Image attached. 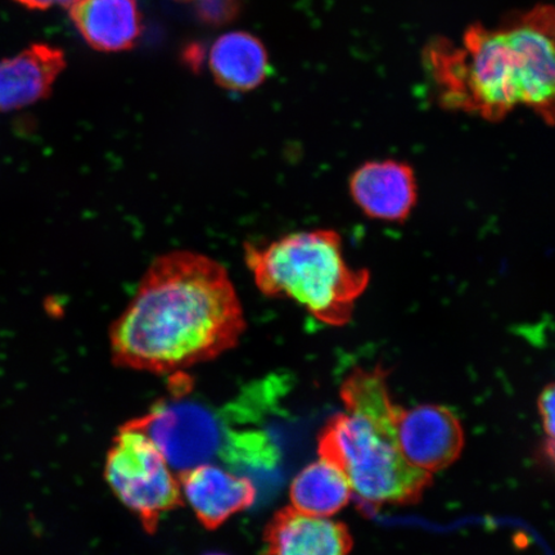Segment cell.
<instances>
[{"mask_svg":"<svg viewBox=\"0 0 555 555\" xmlns=\"http://www.w3.org/2000/svg\"><path fill=\"white\" fill-rule=\"evenodd\" d=\"M245 312L225 268L191 251L162 256L109 332L117 366L168 374L237 346Z\"/></svg>","mask_w":555,"mask_h":555,"instance_id":"6da1fadb","label":"cell"},{"mask_svg":"<svg viewBox=\"0 0 555 555\" xmlns=\"http://www.w3.org/2000/svg\"><path fill=\"white\" fill-rule=\"evenodd\" d=\"M554 30L553 7L540 4L501 29L472 25L462 47L434 41L425 57L440 103L492 122L525 106L552 125Z\"/></svg>","mask_w":555,"mask_h":555,"instance_id":"7a4b0ae2","label":"cell"},{"mask_svg":"<svg viewBox=\"0 0 555 555\" xmlns=\"http://www.w3.org/2000/svg\"><path fill=\"white\" fill-rule=\"evenodd\" d=\"M245 259L262 295L287 298L317 321L341 327L370 286L371 273L346 260L341 234L312 229L267 245H247Z\"/></svg>","mask_w":555,"mask_h":555,"instance_id":"3957f363","label":"cell"},{"mask_svg":"<svg viewBox=\"0 0 555 555\" xmlns=\"http://www.w3.org/2000/svg\"><path fill=\"white\" fill-rule=\"evenodd\" d=\"M319 455L343 472L370 508L418 503L433 483L429 472L411 466L401 455L392 423L357 413L332 416L319 435Z\"/></svg>","mask_w":555,"mask_h":555,"instance_id":"277c9868","label":"cell"},{"mask_svg":"<svg viewBox=\"0 0 555 555\" xmlns=\"http://www.w3.org/2000/svg\"><path fill=\"white\" fill-rule=\"evenodd\" d=\"M104 477L115 495L154 535L163 515L183 505V492L162 451L142 433L121 427L108 450Z\"/></svg>","mask_w":555,"mask_h":555,"instance_id":"5b68a950","label":"cell"},{"mask_svg":"<svg viewBox=\"0 0 555 555\" xmlns=\"http://www.w3.org/2000/svg\"><path fill=\"white\" fill-rule=\"evenodd\" d=\"M122 427L147 436L177 476L199 464L210 463L224 450L227 442L217 415L189 400L158 402L147 414Z\"/></svg>","mask_w":555,"mask_h":555,"instance_id":"8992f818","label":"cell"},{"mask_svg":"<svg viewBox=\"0 0 555 555\" xmlns=\"http://www.w3.org/2000/svg\"><path fill=\"white\" fill-rule=\"evenodd\" d=\"M395 441L404 460L429 474L453 464L461 456L464 434L460 420L448 408L395 405Z\"/></svg>","mask_w":555,"mask_h":555,"instance_id":"52a82bcc","label":"cell"},{"mask_svg":"<svg viewBox=\"0 0 555 555\" xmlns=\"http://www.w3.org/2000/svg\"><path fill=\"white\" fill-rule=\"evenodd\" d=\"M350 196L367 218L404 223L418 201V183L411 165L398 159L365 163L352 172Z\"/></svg>","mask_w":555,"mask_h":555,"instance_id":"ba28073f","label":"cell"},{"mask_svg":"<svg viewBox=\"0 0 555 555\" xmlns=\"http://www.w3.org/2000/svg\"><path fill=\"white\" fill-rule=\"evenodd\" d=\"M178 480L183 496L207 530L219 529L255 503L256 488L249 478L229 474L211 463L183 472Z\"/></svg>","mask_w":555,"mask_h":555,"instance_id":"9c48e42d","label":"cell"},{"mask_svg":"<svg viewBox=\"0 0 555 555\" xmlns=\"http://www.w3.org/2000/svg\"><path fill=\"white\" fill-rule=\"evenodd\" d=\"M263 545L262 555H349L352 538L341 522L286 506L270 519Z\"/></svg>","mask_w":555,"mask_h":555,"instance_id":"30bf717a","label":"cell"},{"mask_svg":"<svg viewBox=\"0 0 555 555\" xmlns=\"http://www.w3.org/2000/svg\"><path fill=\"white\" fill-rule=\"evenodd\" d=\"M66 67L64 51L33 44L15 57L0 61V113L31 106L52 93Z\"/></svg>","mask_w":555,"mask_h":555,"instance_id":"8fae6325","label":"cell"},{"mask_svg":"<svg viewBox=\"0 0 555 555\" xmlns=\"http://www.w3.org/2000/svg\"><path fill=\"white\" fill-rule=\"evenodd\" d=\"M69 16L87 43L100 52L130 50L142 33L135 0H78Z\"/></svg>","mask_w":555,"mask_h":555,"instance_id":"7c38bea8","label":"cell"},{"mask_svg":"<svg viewBox=\"0 0 555 555\" xmlns=\"http://www.w3.org/2000/svg\"><path fill=\"white\" fill-rule=\"evenodd\" d=\"M208 64L215 81L232 92H249L272 73L267 48L243 31L225 34L215 41Z\"/></svg>","mask_w":555,"mask_h":555,"instance_id":"4fadbf2b","label":"cell"},{"mask_svg":"<svg viewBox=\"0 0 555 555\" xmlns=\"http://www.w3.org/2000/svg\"><path fill=\"white\" fill-rule=\"evenodd\" d=\"M351 486L337 467L319 461L304 468L289 489L291 503L298 512L312 517H331L351 498Z\"/></svg>","mask_w":555,"mask_h":555,"instance_id":"5bb4252c","label":"cell"},{"mask_svg":"<svg viewBox=\"0 0 555 555\" xmlns=\"http://www.w3.org/2000/svg\"><path fill=\"white\" fill-rule=\"evenodd\" d=\"M387 376L388 372L382 365L352 371L339 392L347 412L378 423H391L395 405L388 393Z\"/></svg>","mask_w":555,"mask_h":555,"instance_id":"9a60e30c","label":"cell"},{"mask_svg":"<svg viewBox=\"0 0 555 555\" xmlns=\"http://www.w3.org/2000/svg\"><path fill=\"white\" fill-rule=\"evenodd\" d=\"M242 0H197L196 15L201 23L224 26L238 17Z\"/></svg>","mask_w":555,"mask_h":555,"instance_id":"2e32d148","label":"cell"},{"mask_svg":"<svg viewBox=\"0 0 555 555\" xmlns=\"http://www.w3.org/2000/svg\"><path fill=\"white\" fill-rule=\"evenodd\" d=\"M555 390L554 385H547L539 398V412L541 422H543L544 431L547 440L554 441V423H555Z\"/></svg>","mask_w":555,"mask_h":555,"instance_id":"e0dca14e","label":"cell"},{"mask_svg":"<svg viewBox=\"0 0 555 555\" xmlns=\"http://www.w3.org/2000/svg\"><path fill=\"white\" fill-rule=\"evenodd\" d=\"M15 2L23 4L29 10L44 11L54 5L68 7V9H72L78 0H15Z\"/></svg>","mask_w":555,"mask_h":555,"instance_id":"ac0fdd59","label":"cell"},{"mask_svg":"<svg viewBox=\"0 0 555 555\" xmlns=\"http://www.w3.org/2000/svg\"><path fill=\"white\" fill-rule=\"evenodd\" d=\"M178 2H191V0H178Z\"/></svg>","mask_w":555,"mask_h":555,"instance_id":"d6986e66","label":"cell"},{"mask_svg":"<svg viewBox=\"0 0 555 555\" xmlns=\"http://www.w3.org/2000/svg\"><path fill=\"white\" fill-rule=\"evenodd\" d=\"M207 555H225V554H207Z\"/></svg>","mask_w":555,"mask_h":555,"instance_id":"ffe728a7","label":"cell"}]
</instances>
